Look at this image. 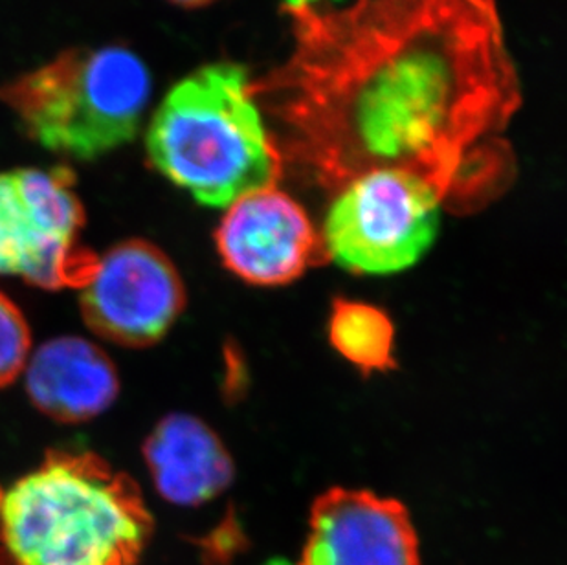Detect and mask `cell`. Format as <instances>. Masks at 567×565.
I'll use <instances>...</instances> for the list:
<instances>
[{
	"label": "cell",
	"mask_w": 567,
	"mask_h": 565,
	"mask_svg": "<svg viewBox=\"0 0 567 565\" xmlns=\"http://www.w3.org/2000/svg\"><path fill=\"white\" fill-rule=\"evenodd\" d=\"M292 52L250 94L332 182L401 167L449 192L504 155L522 86L494 0H285Z\"/></svg>",
	"instance_id": "1"
},
{
	"label": "cell",
	"mask_w": 567,
	"mask_h": 565,
	"mask_svg": "<svg viewBox=\"0 0 567 565\" xmlns=\"http://www.w3.org/2000/svg\"><path fill=\"white\" fill-rule=\"evenodd\" d=\"M151 531L138 486L92 452H50L0 494L6 565H134Z\"/></svg>",
	"instance_id": "2"
},
{
	"label": "cell",
	"mask_w": 567,
	"mask_h": 565,
	"mask_svg": "<svg viewBox=\"0 0 567 565\" xmlns=\"http://www.w3.org/2000/svg\"><path fill=\"white\" fill-rule=\"evenodd\" d=\"M145 147L158 173L209 208L276 187L284 171L247 70L236 63L206 64L178 81L156 109Z\"/></svg>",
	"instance_id": "3"
},
{
	"label": "cell",
	"mask_w": 567,
	"mask_h": 565,
	"mask_svg": "<svg viewBox=\"0 0 567 565\" xmlns=\"http://www.w3.org/2000/svg\"><path fill=\"white\" fill-rule=\"evenodd\" d=\"M150 100V70L116 44L64 50L0 86V103L22 133L74 161H96L133 142Z\"/></svg>",
	"instance_id": "4"
},
{
	"label": "cell",
	"mask_w": 567,
	"mask_h": 565,
	"mask_svg": "<svg viewBox=\"0 0 567 565\" xmlns=\"http://www.w3.org/2000/svg\"><path fill=\"white\" fill-rule=\"evenodd\" d=\"M443 193L419 173L380 167L349 181L323 225V246L349 273L388 276L434 245Z\"/></svg>",
	"instance_id": "5"
},
{
	"label": "cell",
	"mask_w": 567,
	"mask_h": 565,
	"mask_svg": "<svg viewBox=\"0 0 567 565\" xmlns=\"http://www.w3.org/2000/svg\"><path fill=\"white\" fill-rule=\"evenodd\" d=\"M85 209L66 166L0 173V276L33 287L81 288L97 256L81 245Z\"/></svg>",
	"instance_id": "6"
},
{
	"label": "cell",
	"mask_w": 567,
	"mask_h": 565,
	"mask_svg": "<svg viewBox=\"0 0 567 565\" xmlns=\"http://www.w3.org/2000/svg\"><path fill=\"white\" fill-rule=\"evenodd\" d=\"M186 290L172 259L150 240H122L97 256L81 287L86 326L124 347L153 346L183 315Z\"/></svg>",
	"instance_id": "7"
},
{
	"label": "cell",
	"mask_w": 567,
	"mask_h": 565,
	"mask_svg": "<svg viewBox=\"0 0 567 565\" xmlns=\"http://www.w3.org/2000/svg\"><path fill=\"white\" fill-rule=\"evenodd\" d=\"M215 243L226 268L243 281L278 287L306 273L318 250V234L295 198L267 187L228 206Z\"/></svg>",
	"instance_id": "8"
},
{
	"label": "cell",
	"mask_w": 567,
	"mask_h": 565,
	"mask_svg": "<svg viewBox=\"0 0 567 565\" xmlns=\"http://www.w3.org/2000/svg\"><path fill=\"white\" fill-rule=\"evenodd\" d=\"M300 565H419L417 534L395 500L331 489L312 507Z\"/></svg>",
	"instance_id": "9"
},
{
	"label": "cell",
	"mask_w": 567,
	"mask_h": 565,
	"mask_svg": "<svg viewBox=\"0 0 567 565\" xmlns=\"http://www.w3.org/2000/svg\"><path fill=\"white\" fill-rule=\"evenodd\" d=\"M24 373L33 405L54 421H91L118 397V373L107 352L83 338L47 341L30 355Z\"/></svg>",
	"instance_id": "10"
},
{
	"label": "cell",
	"mask_w": 567,
	"mask_h": 565,
	"mask_svg": "<svg viewBox=\"0 0 567 565\" xmlns=\"http://www.w3.org/2000/svg\"><path fill=\"white\" fill-rule=\"evenodd\" d=\"M144 458L156 491L173 505L195 507L234 481V461L219 435L200 419L173 413L145 439Z\"/></svg>",
	"instance_id": "11"
},
{
	"label": "cell",
	"mask_w": 567,
	"mask_h": 565,
	"mask_svg": "<svg viewBox=\"0 0 567 565\" xmlns=\"http://www.w3.org/2000/svg\"><path fill=\"white\" fill-rule=\"evenodd\" d=\"M329 338L332 347L364 373L390 371L395 366V329L390 316L373 305L334 301Z\"/></svg>",
	"instance_id": "12"
},
{
	"label": "cell",
	"mask_w": 567,
	"mask_h": 565,
	"mask_svg": "<svg viewBox=\"0 0 567 565\" xmlns=\"http://www.w3.org/2000/svg\"><path fill=\"white\" fill-rule=\"evenodd\" d=\"M32 355V332L21 309L0 292V388L16 382Z\"/></svg>",
	"instance_id": "13"
},
{
	"label": "cell",
	"mask_w": 567,
	"mask_h": 565,
	"mask_svg": "<svg viewBox=\"0 0 567 565\" xmlns=\"http://www.w3.org/2000/svg\"><path fill=\"white\" fill-rule=\"evenodd\" d=\"M167 2L192 10V8H204V6L214 4L215 0H167Z\"/></svg>",
	"instance_id": "14"
}]
</instances>
